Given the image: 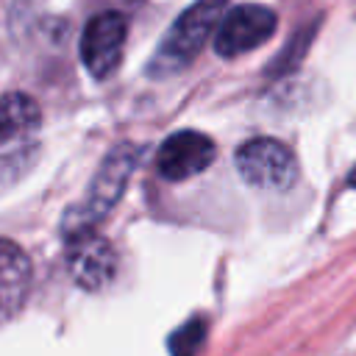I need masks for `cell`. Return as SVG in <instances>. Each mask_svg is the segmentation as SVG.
I'll return each instance as SVG.
<instances>
[{
    "label": "cell",
    "instance_id": "8",
    "mask_svg": "<svg viewBox=\"0 0 356 356\" xmlns=\"http://www.w3.org/2000/svg\"><path fill=\"white\" fill-rule=\"evenodd\" d=\"M31 286V259L28 253L11 242L0 239V320L14 317L28 298Z\"/></svg>",
    "mask_w": 356,
    "mask_h": 356
},
{
    "label": "cell",
    "instance_id": "2",
    "mask_svg": "<svg viewBox=\"0 0 356 356\" xmlns=\"http://www.w3.org/2000/svg\"><path fill=\"white\" fill-rule=\"evenodd\" d=\"M222 17H225V0L192 3L164 33V39L150 61V75H167V72L184 70L203 50L209 36L217 33V25Z\"/></svg>",
    "mask_w": 356,
    "mask_h": 356
},
{
    "label": "cell",
    "instance_id": "7",
    "mask_svg": "<svg viewBox=\"0 0 356 356\" xmlns=\"http://www.w3.org/2000/svg\"><path fill=\"white\" fill-rule=\"evenodd\" d=\"M217 156L214 142L200 131H175L170 134L159 153H156V170L167 181H186L197 172H203Z\"/></svg>",
    "mask_w": 356,
    "mask_h": 356
},
{
    "label": "cell",
    "instance_id": "3",
    "mask_svg": "<svg viewBox=\"0 0 356 356\" xmlns=\"http://www.w3.org/2000/svg\"><path fill=\"white\" fill-rule=\"evenodd\" d=\"M236 172L259 189H270V192H284L298 181V159L295 153L270 136H256L248 139L236 147L234 156Z\"/></svg>",
    "mask_w": 356,
    "mask_h": 356
},
{
    "label": "cell",
    "instance_id": "4",
    "mask_svg": "<svg viewBox=\"0 0 356 356\" xmlns=\"http://www.w3.org/2000/svg\"><path fill=\"white\" fill-rule=\"evenodd\" d=\"M275 22L278 19L267 6H259V3L234 6L231 11H225V17L217 25L214 47L225 58L250 53V50L261 47L275 33Z\"/></svg>",
    "mask_w": 356,
    "mask_h": 356
},
{
    "label": "cell",
    "instance_id": "10",
    "mask_svg": "<svg viewBox=\"0 0 356 356\" xmlns=\"http://www.w3.org/2000/svg\"><path fill=\"white\" fill-rule=\"evenodd\" d=\"M206 337V320H189L184 328H178L170 337V353L172 356H195Z\"/></svg>",
    "mask_w": 356,
    "mask_h": 356
},
{
    "label": "cell",
    "instance_id": "6",
    "mask_svg": "<svg viewBox=\"0 0 356 356\" xmlns=\"http://www.w3.org/2000/svg\"><path fill=\"white\" fill-rule=\"evenodd\" d=\"M67 270L81 289L97 292L117 273V253L97 231H83L67 239Z\"/></svg>",
    "mask_w": 356,
    "mask_h": 356
},
{
    "label": "cell",
    "instance_id": "1",
    "mask_svg": "<svg viewBox=\"0 0 356 356\" xmlns=\"http://www.w3.org/2000/svg\"><path fill=\"white\" fill-rule=\"evenodd\" d=\"M139 161V147L125 142V145H117L114 150H108V156L103 159V164L97 167L86 195L81 203H75L72 209H67L64 214V222H61V231H64V239L75 236V234H83V231H95V225L117 206V200L122 197L125 186H128V178L134 172Z\"/></svg>",
    "mask_w": 356,
    "mask_h": 356
},
{
    "label": "cell",
    "instance_id": "5",
    "mask_svg": "<svg viewBox=\"0 0 356 356\" xmlns=\"http://www.w3.org/2000/svg\"><path fill=\"white\" fill-rule=\"evenodd\" d=\"M128 36V22L120 11H100L95 14L83 33H81V61L92 78H108L122 58Z\"/></svg>",
    "mask_w": 356,
    "mask_h": 356
},
{
    "label": "cell",
    "instance_id": "11",
    "mask_svg": "<svg viewBox=\"0 0 356 356\" xmlns=\"http://www.w3.org/2000/svg\"><path fill=\"white\" fill-rule=\"evenodd\" d=\"M348 184H350V186H356V167L348 172Z\"/></svg>",
    "mask_w": 356,
    "mask_h": 356
},
{
    "label": "cell",
    "instance_id": "9",
    "mask_svg": "<svg viewBox=\"0 0 356 356\" xmlns=\"http://www.w3.org/2000/svg\"><path fill=\"white\" fill-rule=\"evenodd\" d=\"M42 122L39 103L25 92H6L0 95V145L22 139L33 134Z\"/></svg>",
    "mask_w": 356,
    "mask_h": 356
}]
</instances>
